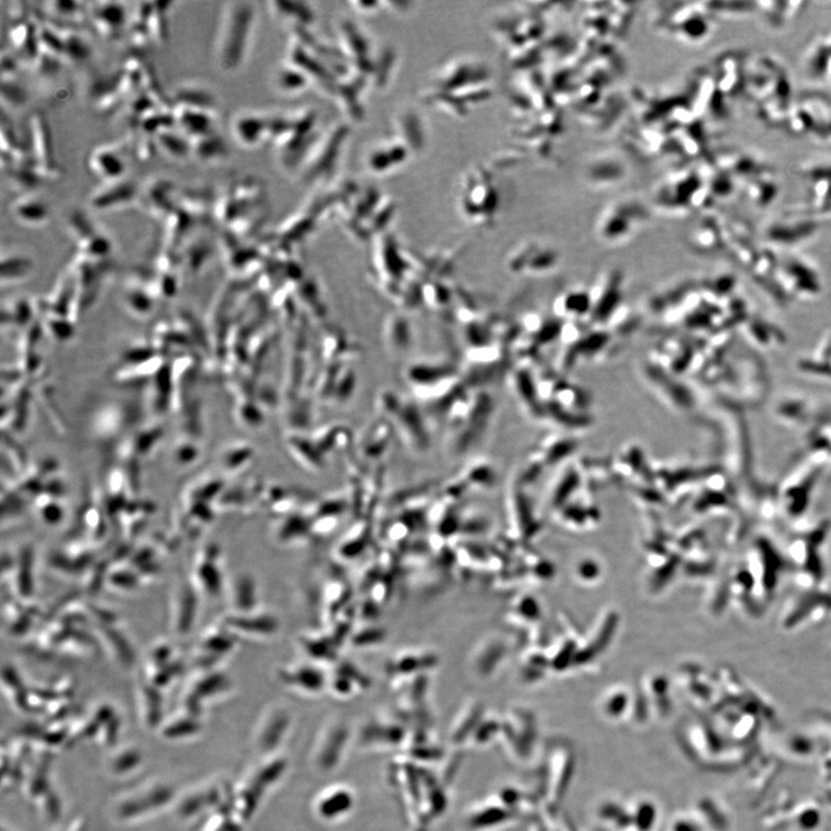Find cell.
Wrapping results in <instances>:
<instances>
[{"label": "cell", "instance_id": "cell-2", "mask_svg": "<svg viewBox=\"0 0 831 831\" xmlns=\"http://www.w3.org/2000/svg\"><path fill=\"white\" fill-rule=\"evenodd\" d=\"M347 133V126L335 125L331 126L330 131L322 137L316 135V140L312 142L299 164L304 180L313 181L330 177L339 160Z\"/></svg>", "mask_w": 831, "mask_h": 831}, {"label": "cell", "instance_id": "cell-27", "mask_svg": "<svg viewBox=\"0 0 831 831\" xmlns=\"http://www.w3.org/2000/svg\"><path fill=\"white\" fill-rule=\"evenodd\" d=\"M227 624L238 631L252 634H270L276 629V621L269 617L250 618V619L245 617H235L229 618Z\"/></svg>", "mask_w": 831, "mask_h": 831}, {"label": "cell", "instance_id": "cell-17", "mask_svg": "<svg viewBox=\"0 0 831 831\" xmlns=\"http://www.w3.org/2000/svg\"><path fill=\"white\" fill-rule=\"evenodd\" d=\"M285 686L303 691V694H318L326 686V678L319 670L311 667H292L281 672Z\"/></svg>", "mask_w": 831, "mask_h": 831}, {"label": "cell", "instance_id": "cell-29", "mask_svg": "<svg viewBox=\"0 0 831 831\" xmlns=\"http://www.w3.org/2000/svg\"><path fill=\"white\" fill-rule=\"evenodd\" d=\"M132 138L133 154L135 157H137V160L140 162L152 160L157 152V147L154 138L140 132L139 130H137V132L133 133Z\"/></svg>", "mask_w": 831, "mask_h": 831}, {"label": "cell", "instance_id": "cell-5", "mask_svg": "<svg viewBox=\"0 0 831 831\" xmlns=\"http://www.w3.org/2000/svg\"><path fill=\"white\" fill-rule=\"evenodd\" d=\"M276 115L261 111H243L231 122V134L245 148H257L272 140Z\"/></svg>", "mask_w": 831, "mask_h": 831}, {"label": "cell", "instance_id": "cell-7", "mask_svg": "<svg viewBox=\"0 0 831 831\" xmlns=\"http://www.w3.org/2000/svg\"><path fill=\"white\" fill-rule=\"evenodd\" d=\"M139 185L130 178L103 183L88 196V207L95 212H110L137 203Z\"/></svg>", "mask_w": 831, "mask_h": 831}, {"label": "cell", "instance_id": "cell-4", "mask_svg": "<svg viewBox=\"0 0 831 831\" xmlns=\"http://www.w3.org/2000/svg\"><path fill=\"white\" fill-rule=\"evenodd\" d=\"M176 184L169 178L157 176L149 178L139 188L137 204L142 211L154 219H165L178 204Z\"/></svg>", "mask_w": 831, "mask_h": 831}, {"label": "cell", "instance_id": "cell-24", "mask_svg": "<svg viewBox=\"0 0 831 831\" xmlns=\"http://www.w3.org/2000/svg\"><path fill=\"white\" fill-rule=\"evenodd\" d=\"M172 4V2L153 3V10L150 12L149 17L147 18L146 23L148 26L150 36L158 44H165V42L168 41V19H166V15H168L169 7Z\"/></svg>", "mask_w": 831, "mask_h": 831}, {"label": "cell", "instance_id": "cell-28", "mask_svg": "<svg viewBox=\"0 0 831 831\" xmlns=\"http://www.w3.org/2000/svg\"><path fill=\"white\" fill-rule=\"evenodd\" d=\"M2 104L3 108H20L25 106L28 100L26 89L19 83L18 79L2 80Z\"/></svg>", "mask_w": 831, "mask_h": 831}, {"label": "cell", "instance_id": "cell-13", "mask_svg": "<svg viewBox=\"0 0 831 831\" xmlns=\"http://www.w3.org/2000/svg\"><path fill=\"white\" fill-rule=\"evenodd\" d=\"M29 152L36 164H57L53 156L52 131L45 116L42 112H34L29 118Z\"/></svg>", "mask_w": 831, "mask_h": 831}, {"label": "cell", "instance_id": "cell-1", "mask_svg": "<svg viewBox=\"0 0 831 831\" xmlns=\"http://www.w3.org/2000/svg\"><path fill=\"white\" fill-rule=\"evenodd\" d=\"M257 15L253 3L223 4L214 42L215 64L222 72L234 73L244 65L252 46Z\"/></svg>", "mask_w": 831, "mask_h": 831}, {"label": "cell", "instance_id": "cell-14", "mask_svg": "<svg viewBox=\"0 0 831 831\" xmlns=\"http://www.w3.org/2000/svg\"><path fill=\"white\" fill-rule=\"evenodd\" d=\"M12 218L26 227H42L50 221L49 204L34 193L19 196L10 206Z\"/></svg>", "mask_w": 831, "mask_h": 831}, {"label": "cell", "instance_id": "cell-16", "mask_svg": "<svg viewBox=\"0 0 831 831\" xmlns=\"http://www.w3.org/2000/svg\"><path fill=\"white\" fill-rule=\"evenodd\" d=\"M189 140H191L192 157L201 164H220L229 156V147L222 135L218 132L189 139Z\"/></svg>", "mask_w": 831, "mask_h": 831}, {"label": "cell", "instance_id": "cell-18", "mask_svg": "<svg viewBox=\"0 0 831 831\" xmlns=\"http://www.w3.org/2000/svg\"><path fill=\"white\" fill-rule=\"evenodd\" d=\"M173 103L220 110L219 100L214 92L206 84L196 81L180 84L173 92Z\"/></svg>", "mask_w": 831, "mask_h": 831}, {"label": "cell", "instance_id": "cell-19", "mask_svg": "<svg viewBox=\"0 0 831 831\" xmlns=\"http://www.w3.org/2000/svg\"><path fill=\"white\" fill-rule=\"evenodd\" d=\"M154 140L157 150L170 160L184 162L192 157L191 140L177 127L161 131L154 137Z\"/></svg>", "mask_w": 831, "mask_h": 831}, {"label": "cell", "instance_id": "cell-33", "mask_svg": "<svg viewBox=\"0 0 831 831\" xmlns=\"http://www.w3.org/2000/svg\"><path fill=\"white\" fill-rule=\"evenodd\" d=\"M636 825L639 826L641 830H649L651 828L652 823H654L655 819V810L654 807L649 803H644L643 806L640 807L639 811H636Z\"/></svg>", "mask_w": 831, "mask_h": 831}, {"label": "cell", "instance_id": "cell-23", "mask_svg": "<svg viewBox=\"0 0 831 831\" xmlns=\"http://www.w3.org/2000/svg\"><path fill=\"white\" fill-rule=\"evenodd\" d=\"M45 13L52 18V21L60 25L71 26L69 23H78L84 20V17L89 13L84 9V4L79 2H49L45 3Z\"/></svg>", "mask_w": 831, "mask_h": 831}, {"label": "cell", "instance_id": "cell-30", "mask_svg": "<svg viewBox=\"0 0 831 831\" xmlns=\"http://www.w3.org/2000/svg\"><path fill=\"white\" fill-rule=\"evenodd\" d=\"M33 552L30 548L23 551L20 560V571L18 575V585L20 586L22 596L28 597L33 593Z\"/></svg>", "mask_w": 831, "mask_h": 831}, {"label": "cell", "instance_id": "cell-34", "mask_svg": "<svg viewBox=\"0 0 831 831\" xmlns=\"http://www.w3.org/2000/svg\"><path fill=\"white\" fill-rule=\"evenodd\" d=\"M112 585L124 587V589H132L138 585V579L133 573L127 571H115L110 577Z\"/></svg>", "mask_w": 831, "mask_h": 831}, {"label": "cell", "instance_id": "cell-35", "mask_svg": "<svg viewBox=\"0 0 831 831\" xmlns=\"http://www.w3.org/2000/svg\"><path fill=\"white\" fill-rule=\"evenodd\" d=\"M42 516L49 523H58L61 519H63V509H61L60 505L57 504H49L45 505L42 508Z\"/></svg>", "mask_w": 831, "mask_h": 831}, {"label": "cell", "instance_id": "cell-9", "mask_svg": "<svg viewBox=\"0 0 831 831\" xmlns=\"http://www.w3.org/2000/svg\"><path fill=\"white\" fill-rule=\"evenodd\" d=\"M87 164L92 175L103 183L123 180L127 172V164L121 146L108 144L95 147L89 153Z\"/></svg>", "mask_w": 831, "mask_h": 831}, {"label": "cell", "instance_id": "cell-25", "mask_svg": "<svg viewBox=\"0 0 831 831\" xmlns=\"http://www.w3.org/2000/svg\"><path fill=\"white\" fill-rule=\"evenodd\" d=\"M216 556H218V552H216L215 547H212L211 551H208L206 554V559L204 562L201 563V565L198 567V579L206 589L207 593L212 595H218L220 590H221V574L218 570V567L215 566Z\"/></svg>", "mask_w": 831, "mask_h": 831}, {"label": "cell", "instance_id": "cell-3", "mask_svg": "<svg viewBox=\"0 0 831 831\" xmlns=\"http://www.w3.org/2000/svg\"><path fill=\"white\" fill-rule=\"evenodd\" d=\"M350 737L349 726L342 720H332L324 725L316 737L312 751V763L316 771L328 774L338 769L347 751Z\"/></svg>", "mask_w": 831, "mask_h": 831}, {"label": "cell", "instance_id": "cell-6", "mask_svg": "<svg viewBox=\"0 0 831 831\" xmlns=\"http://www.w3.org/2000/svg\"><path fill=\"white\" fill-rule=\"evenodd\" d=\"M412 153L417 154L407 139L396 133L389 140L388 138L372 147L366 157L367 168L378 175L396 172L408 164Z\"/></svg>", "mask_w": 831, "mask_h": 831}, {"label": "cell", "instance_id": "cell-8", "mask_svg": "<svg viewBox=\"0 0 831 831\" xmlns=\"http://www.w3.org/2000/svg\"><path fill=\"white\" fill-rule=\"evenodd\" d=\"M172 106L176 127L188 139L218 132L216 126H218L219 119L221 118L220 110L204 109V108L185 106V104L172 103Z\"/></svg>", "mask_w": 831, "mask_h": 831}, {"label": "cell", "instance_id": "cell-32", "mask_svg": "<svg viewBox=\"0 0 831 831\" xmlns=\"http://www.w3.org/2000/svg\"><path fill=\"white\" fill-rule=\"evenodd\" d=\"M233 640L230 637L224 636L222 634L208 636L204 641V648L212 652V654H223L233 648Z\"/></svg>", "mask_w": 831, "mask_h": 831}, {"label": "cell", "instance_id": "cell-12", "mask_svg": "<svg viewBox=\"0 0 831 831\" xmlns=\"http://www.w3.org/2000/svg\"><path fill=\"white\" fill-rule=\"evenodd\" d=\"M292 717L284 708H273L266 714L257 733L259 748L264 753H272L287 737Z\"/></svg>", "mask_w": 831, "mask_h": 831}, {"label": "cell", "instance_id": "cell-22", "mask_svg": "<svg viewBox=\"0 0 831 831\" xmlns=\"http://www.w3.org/2000/svg\"><path fill=\"white\" fill-rule=\"evenodd\" d=\"M4 172L9 178L11 187L19 192V196L34 193L36 189L44 187L45 181L33 168L32 161L27 164L11 166Z\"/></svg>", "mask_w": 831, "mask_h": 831}, {"label": "cell", "instance_id": "cell-20", "mask_svg": "<svg viewBox=\"0 0 831 831\" xmlns=\"http://www.w3.org/2000/svg\"><path fill=\"white\" fill-rule=\"evenodd\" d=\"M214 200L207 188H188L180 192L177 207L198 222L212 212Z\"/></svg>", "mask_w": 831, "mask_h": 831}, {"label": "cell", "instance_id": "cell-31", "mask_svg": "<svg viewBox=\"0 0 831 831\" xmlns=\"http://www.w3.org/2000/svg\"><path fill=\"white\" fill-rule=\"evenodd\" d=\"M236 599L239 608L246 610L254 604V583L249 578L239 579L236 587Z\"/></svg>", "mask_w": 831, "mask_h": 831}, {"label": "cell", "instance_id": "cell-26", "mask_svg": "<svg viewBox=\"0 0 831 831\" xmlns=\"http://www.w3.org/2000/svg\"><path fill=\"white\" fill-rule=\"evenodd\" d=\"M196 599L195 591L189 587L181 590L180 605H178L177 627L180 633H188L191 629L193 619L196 617Z\"/></svg>", "mask_w": 831, "mask_h": 831}, {"label": "cell", "instance_id": "cell-10", "mask_svg": "<svg viewBox=\"0 0 831 831\" xmlns=\"http://www.w3.org/2000/svg\"><path fill=\"white\" fill-rule=\"evenodd\" d=\"M355 794L350 787L334 786L327 787L316 799L315 811L324 822L341 820L355 807Z\"/></svg>", "mask_w": 831, "mask_h": 831}, {"label": "cell", "instance_id": "cell-11", "mask_svg": "<svg viewBox=\"0 0 831 831\" xmlns=\"http://www.w3.org/2000/svg\"><path fill=\"white\" fill-rule=\"evenodd\" d=\"M92 26L103 37L117 38L125 28L129 12L125 5L117 2L96 3L89 10Z\"/></svg>", "mask_w": 831, "mask_h": 831}, {"label": "cell", "instance_id": "cell-21", "mask_svg": "<svg viewBox=\"0 0 831 831\" xmlns=\"http://www.w3.org/2000/svg\"><path fill=\"white\" fill-rule=\"evenodd\" d=\"M56 25L60 30L61 42H63L64 60L71 61V63L86 60L92 53L86 38L75 27L60 25V23Z\"/></svg>", "mask_w": 831, "mask_h": 831}, {"label": "cell", "instance_id": "cell-15", "mask_svg": "<svg viewBox=\"0 0 831 831\" xmlns=\"http://www.w3.org/2000/svg\"><path fill=\"white\" fill-rule=\"evenodd\" d=\"M359 738L365 747H396L407 743L408 733L397 723L373 721L363 728Z\"/></svg>", "mask_w": 831, "mask_h": 831}]
</instances>
